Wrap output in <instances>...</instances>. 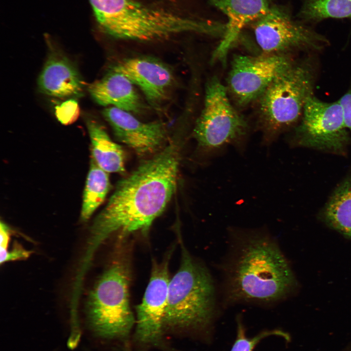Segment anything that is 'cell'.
I'll return each instance as SVG.
<instances>
[{
    "label": "cell",
    "mask_w": 351,
    "mask_h": 351,
    "mask_svg": "<svg viewBox=\"0 0 351 351\" xmlns=\"http://www.w3.org/2000/svg\"><path fill=\"white\" fill-rule=\"evenodd\" d=\"M179 153L170 144L120 180L92 226L96 245L116 232L147 231L175 192Z\"/></svg>",
    "instance_id": "6da1fadb"
},
{
    "label": "cell",
    "mask_w": 351,
    "mask_h": 351,
    "mask_svg": "<svg viewBox=\"0 0 351 351\" xmlns=\"http://www.w3.org/2000/svg\"><path fill=\"white\" fill-rule=\"evenodd\" d=\"M278 336L289 340V335L280 330H266L254 336H247L245 328L240 319L237 321L236 337L230 351H253L256 346L263 339L270 336Z\"/></svg>",
    "instance_id": "44dd1931"
},
{
    "label": "cell",
    "mask_w": 351,
    "mask_h": 351,
    "mask_svg": "<svg viewBox=\"0 0 351 351\" xmlns=\"http://www.w3.org/2000/svg\"><path fill=\"white\" fill-rule=\"evenodd\" d=\"M110 188L108 173L91 158L84 190L80 218L87 221L104 201Z\"/></svg>",
    "instance_id": "ffe728a7"
},
{
    "label": "cell",
    "mask_w": 351,
    "mask_h": 351,
    "mask_svg": "<svg viewBox=\"0 0 351 351\" xmlns=\"http://www.w3.org/2000/svg\"><path fill=\"white\" fill-rule=\"evenodd\" d=\"M326 224L351 239V178L335 190L324 211Z\"/></svg>",
    "instance_id": "ac0fdd59"
},
{
    "label": "cell",
    "mask_w": 351,
    "mask_h": 351,
    "mask_svg": "<svg viewBox=\"0 0 351 351\" xmlns=\"http://www.w3.org/2000/svg\"><path fill=\"white\" fill-rule=\"evenodd\" d=\"M117 138L139 155L157 151L165 141L166 130L159 121L143 122L131 113L111 106L102 111Z\"/></svg>",
    "instance_id": "4fadbf2b"
},
{
    "label": "cell",
    "mask_w": 351,
    "mask_h": 351,
    "mask_svg": "<svg viewBox=\"0 0 351 351\" xmlns=\"http://www.w3.org/2000/svg\"><path fill=\"white\" fill-rule=\"evenodd\" d=\"M101 30L115 38L154 41L185 33L219 34L220 24L147 7L134 0H89Z\"/></svg>",
    "instance_id": "3957f363"
},
{
    "label": "cell",
    "mask_w": 351,
    "mask_h": 351,
    "mask_svg": "<svg viewBox=\"0 0 351 351\" xmlns=\"http://www.w3.org/2000/svg\"><path fill=\"white\" fill-rule=\"evenodd\" d=\"M30 254V251L16 244L10 251H8L7 249H0V262L2 264L7 261L25 259L28 257Z\"/></svg>",
    "instance_id": "603a6c76"
},
{
    "label": "cell",
    "mask_w": 351,
    "mask_h": 351,
    "mask_svg": "<svg viewBox=\"0 0 351 351\" xmlns=\"http://www.w3.org/2000/svg\"><path fill=\"white\" fill-rule=\"evenodd\" d=\"M302 117L296 131L300 144L335 152L347 144L349 137L338 100L324 102L312 95L304 105Z\"/></svg>",
    "instance_id": "30bf717a"
},
{
    "label": "cell",
    "mask_w": 351,
    "mask_h": 351,
    "mask_svg": "<svg viewBox=\"0 0 351 351\" xmlns=\"http://www.w3.org/2000/svg\"><path fill=\"white\" fill-rule=\"evenodd\" d=\"M293 65L280 54L235 56L228 75V88L236 101L245 105L260 98L277 77Z\"/></svg>",
    "instance_id": "9c48e42d"
},
{
    "label": "cell",
    "mask_w": 351,
    "mask_h": 351,
    "mask_svg": "<svg viewBox=\"0 0 351 351\" xmlns=\"http://www.w3.org/2000/svg\"><path fill=\"white\" fill-rule=\"evenodd\" d=\"M343 351H351V342L349 343L347 347Z\"/></svg>",
    "instance_id": "484cf974"
},
{
    "label": "cell",
    "mask_w": 351,
    "mask_h": 351,
    "mask_svg": "<svg viewBox=\"0 0 351 351\" xmlns=\"http://www.w3.org/2000/svg\"><path fill=\"white\" fill-rule=\"evenodd\" d=\"M298 17L310 25L329 19L351 20V0H302Z\"/></svg>",
    "instance_id": "d6986e66"
},
{
    "label": "cell",
    "mask_w": 351,
    "mask_h": 351,
    "mask_svg": "<svg viewBox=\"0 0 351 351\" xmlns=\"http://www.w3.org/2000/svg\"><path fill=\"white\" fill-rule=\"evenodd\" d=\"M216 312L215 289L210 273L184 252L179 268L169 281L164 327L206 330Z\"/></svg>",
    "instance_id": "277c9868"
},
{
    "label": "cell",
    "mask_w": 351,
    "mask_h": 351,
    "mask_svg": "<svg viewBox=\"0 0 351 351\" xmlns=\"http://www.w3.org/2000/svg\"><path fill=\"white\" fill-rule=\"evenodd\" d=\"M233 231L223 269L225 300L270 304L288 296L296 282L276 241L261 230Z\"/></svg>",
    "instance_id": "7a4b0ae2"
},
{
    "label": "cell",
    "mask_w": 351,
    "mask_h": 351,
    "mask_svg": "<svg viewBox=\"0 0 351 351\" xmlns=\"http://www.w3.org/2000/svg\"><path fill=\"white\" fill-rule=\"evenodd\" d=\"M0 249L7 250L10 237V232L8 226L2 222H0Z\"/></svg>",
    "instance_id": "d4e9b609"
},
{
    "label": "cell",
    "mask_w": 351,
    "mask_h": 351,
    "mask_svg": "<svg viewBox=\"0 0 351 351\" xmlns=\"http://www.w3.org/2000/svg\"><path fill=\"white\" fill-rule=\"evenodd\" d=\"M338 101L342 107L345 126L351 130V90L345 93Z\"/></svg>",
    "instance_id": "cb8c5ba5"
},
{
    "label": "cell",
    "mask_w": 351,
    "mask_h": 351,
    "mask_svg": "<svg viewBox=\"0 0 351 351\" xmlns=\"http://www.w3.org/2000/svg\"><path fill=\"white\" fill-rule=\"evenodd\" d=\"M134 85L126 77L111 68L101 78L91 83L88 91L100 105H112L131 113H140L144 106Z\"/></svg>",
    "instance_id": "2e32d148"
},
{
    "label": "cell",
    "mask_w": 351,
    "mask_h": 351,
    "mask_svg": "<svg viewBox=\"0 0 351 351\" xmlns=\"http://www.w3.org/2000/svg\"><path fill=\"white\" fill-rule=\"evenodd\" d=\"M211 3L228 20L222 39L212 56L214 61H223L242 29L265 15L271 7L267 0H211Z\"/></svg>",
    "instance_id": "9a60e30c"
},
{
    "label": "cell",
    "mask_w": 351,
    "mask_h": 351,
    "mask_svg": "<svg viewBox=\"0 0 351 351\" xmlns=\"http://www.w3.org/2000/svg\"><path fill=\"white\" fill-rule=\"evenodd\" d=\"M247 124L232 105L226 88L217 78L207 84L204 106L194 129L199 147L215 153L229 145H244Z\"/></svg>",
    "instance_id": "52a82bcc"
},
{
    "label": "cell",
    "mask_w": 351,
    "mask_h": 351,
    "mask_svg": "<svg viewBox=\"0 0 351 351\" xmlns=\"http://www.w3.org/2000/svg\"><path fill=\"white\" fill-rule=\"evenodd\" d=\"M254 34L264 54H280L297 48H320L327 39L303 21L294 20L287 12L271 7L255 21Z\"/></svg>",
    "instance_id": "ba28073f"
},
{
    "label": "cell",
    "mask_w": 351,
    "mask_h": 351,
    "mask_svg": "<svg viewBox=\"0 0 351 351\" xmlns=\"http://www.w3.org/2000/svg\"><path fill=\"white\" fill-rule=\"evenodd\" d=\"M168 258L153 267L142 300L136 308V339L143 345L160 344L164 327L170 279Z\"/></svg>",
    "instance_id": "8fae6325"
},
{
    "label": "cell",
    "mask_w": 351,
    "mask_h": 351,
    "mask_svg": "<svg viewBox=\"0 0 351 351\" xmlns=\"http://www.w3.org/2000/svg\"><path fill=\"white\" fill-rule=\"evenodd\" d=\"M79 114L78 102L74 98H68L55 107V116L63 125L74 123L78 119Z\"/></svg>",
    "instance_id": "7402d4cb"
},
{
    "label": "cell",
    "mask_w": 351,
    "mask_h": 351,
    "mask_svg": "<svg viewBox=\"0 0 351 351\" xmlns=\"http://www.w3.org/2000/svg\"><path fill=\"white\" fill-rule=\"evenodd\" d=\"M86 126L91 142L92 158L97 164L107 173H124L125 156L121 147L110 138L97 121L88 119Z\"/></svg>",
    "instance_id": "e0dca14e"
},
{
    "label": "cell",
    "mask_w": 351,
    "mask_h": 351,
    "mask_svg": "<svg viewBox=\"0 0 351 351\" xmlns=\"http://www.w3.org/2000/svg\"><path fill=\"white\" fill-rule=\"evenodd\" d=\"M39 91L50 97L74 98L82 96L84 83L74 63L56 49H51L38 81Z\"/></svg>",
    "instance_id": "5bb4252c"
},
{
    "label": "cell",
    "mask_w": 351,
    "mask_h": 351,
    "mask_svg": "<svg viewBox=\"0 0 351 351\" xmlns=\"http://www.w3.org/2000/svg\"><path fill=\"white\" fill-rule=\"evenodd\" d=\"M128 277L120 262L111 265L91 291L87 302L90 326L99 336L124 339L134 324L128 293Z\"/></svg>",
    "instance_id": "5b68a950"
},
{
    "label": "cell",
    "mask_w": 351,
    "mask_h": 351,
    "mask_svg": "<svg viewBox=\"0 0 351 351\" xmlns=\"http://www.w3.org/2000/svg\"><path fill=\"white\" fill-rule=\"evenodd\" d=\"M112 69L137 85L155 109L159 110L168 99L174 77L163 62L149 57H136L122 60Z\"/></svg>",
    "instance_id": "7c38bea8"
},
{
    "label": "cell",
    "mask_w": 351,
    "mask_h": 351,
    "mask_svg": "<svg viewBox=\"0 0 351 351\" xmlns=\"http://www.w3.org/2000/svg\"><path fill=\"white\" fill-rule=\"evenodd\" d=\"M313 74L307 65H293L277 77L260 97L264 141L272 142L283 130L302 116L312 96Z\"/></svg>",
    "instance_id": "8992f818"
}]
</instances>
